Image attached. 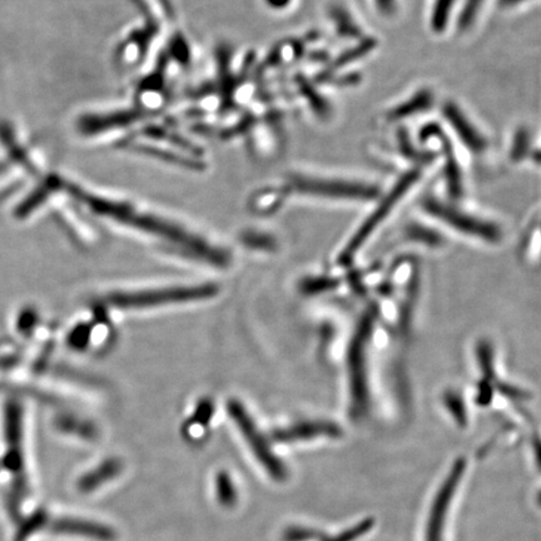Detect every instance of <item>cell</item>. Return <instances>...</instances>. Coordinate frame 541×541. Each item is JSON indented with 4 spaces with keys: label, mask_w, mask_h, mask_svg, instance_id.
<instances>
[{
    "label": "cell",
    "mask_w": 541,
    "mask_h": 541,
    "mask_svg": "<svg viewBox=\"0 0 541 541\" xmlns=\"http://www.w3.org/2000/svg\"><path fill=\"white\" fill-rule=\"evenodd\" d=\"M468 463L464 458L455 460L449 473L434 491L426 511L423 526V541H449L451 518L463 486Z\"/></svg>",
    "instance_id": "1"
},
{
    "label": "cell",
    "mask_w": 541,
    "mask_h": 541,
    "mask_svg": "<svg viewBox=\"0 0 541 541\" xmlns=\"http://www.w3.org/2000/svg\"><path fill=\"white\" fill-rule=\"evenodd\" d=\"M92 207L103 215L119 218L124 222L132 223L133 226L141 227L143 230L156 233L158 236L167 238L182 246L193 256L200 257L202 260L212 263V265L225 266L228 262V256L225 252L217 250V248L207 245L206 242L198 240V238L178 230V228L165 225V223L150 220L133 215L131 211L123 210L121 207L108 205L101 201H92Z\"/></svg>",
    "instance_id": "2"
},
{
    "label": "cell",
    "mask_w": 541,
    "mask_h": 541,
    "mask_svg": "<svg viewBox=\"0 0 541 541\" xmlns=\"http://www.w3.org/2000/svg\"><path fill=\"white\" fill-rule=\"evenodd\" d=\"M376 321V310H367L357 327L349 349V374L352 399V415L364 416L369 409V385H367L366 350Z\"/></svg>",
    "instance_id": "3"
},
{
    "label": "cell",
    "mask_w": 541,
    "mask_h": 541,
    "mask_svg": "<svg viewBox=\"0 0 541 541\" xmlns=\"http://www.w3.org/2000/svg\"><path fill=\"white\" fill-rule=\"evenodd\" d=\"M217 292L218 287L215 285L172 287V289L136 292V294H114L108 297V302L121 309H140V307L142 309V307L210 299L216 296Z\"/></svg>",
    "instance_id": "4"
},
{
    "label": "cell",
    "mask_w": 541,
    "mask_h": 541,
    "mask_svg": "<svg viewBox=\"0 0 541 541\" xmlns=\"http://www.w3.org/2000/svg\"><path fill=\"white\" fill-rule=\"evenodd\" d=\"M419 177L420 172L418 170H413L405 173V175L397 181L389 195L382 200L375 212L367 218L364 225L359 228V231H357L355 236L347 243L339 258L341 265H349L352 258L356 256V253L365 245L367 238H369L372 233L375 232L376 228L384 222L385 218L390 215L392 208H394L397 205V202L406 195L409 188L413 187L415 183L418 182Z\"/></svg>",
    "instance_id": "5"
},
{
    "label": "cell",
    "mask_w": 541,
    "mask_h": 541,
    "mask_svg": "<svg viewBox=\"0 0 541 541\" xmlns=\"http://www.w3.org/2000/svg\"><path fill=\"white\" fill-rule=\"evenodd\" d=\"M228 414L232 416V419L235 420L238 428H240L241 433L245 436L247 443L250 444L253 453L257 456V459L260 460V463L265 466V469L270 473L271 476H274L275 479H284L286 475V470L281 461L276 458L270 446L266 443L265 438H263L260 430L257 429L255 423L250 418V415L247 414L243 405L236 400H230L227 404Z\"/></svg>",
    "instance_id": "6"
},
{
    "label": "cell",
    "mask_w": 541,
    "mask_h": 541,
    "mask_svg": "<svg viewBox=\"0 0 541 541\" xmlns=\"http://www.w3.org/2000/svg\"><path fill=\"white\" fill-rule=\"evenodd\" d=\"M425 211L439 220L446 223L455 230L465 233V235L483 238L488 242H498L501 238L499 227L494 223L485 222L466 213L459 212L454 207L445 205L435 200L424 202Z\"/></svg>",
    "instance_id": "7"
},
{
    "label": "cell",
    "mask_w": 541,
    "mask_h": 541,
    "mask_svg": "<svg viewBox=\"0 0 541 541\" xmlns=\"http://www.w3.org/2000/svg\"><path fill=\"white\" fill-rule=\"evenodd\" d=\"M444 116L455 129L456 134L469 150L475 153H481L486 150L488 142L485 137L478 131V128L470 122V119L460 111L454 103L445 104Z\"/></svg>",
    "instance_id": "8"
},
{
    "label": "cell",
    "mask_w": 541,
    "mask_h": 541,
    "mask_svg": "<svg viewBox=\"0 0 541 541\" xmlns=\"http://www.w3.org/2000/svg\"><path fill=\"white\" fill-rule=\"evenodd\" d=\"M341 435L339 426L326 423V421H316V423H304L292 426V428L276 431L275 439L282 443H290V441L307 440L320 438H337Z\"/></svg>",
    "instance_id": "9"
},
{
    "label": "cell",
    "mask_w": 541,
    "mask_h": 541,
    "mask_svg": "<svg viewBox=\"0 0 541 541\" xmlns=\"http://www.w3.org/2000/svg\"><path fill=\"white\" fill-rule=\"evenodd\" d=\"M52 530L56 533L87 536V538L109 541L114 539L112 529L107 526L92 523V521L63 518L52 523Z\"/></svg>",
    "instance_id": "10"
},
{
    "label": "cell",
    "mask_w": 541,
    "mask_h": 541,
    "mask_svg": "<svg viewBox=\"0 0 541 541\" xmlns=\"http://www.w3.org/2000/svg\"><path fill=\"white\" fill-rule=\"evenodd\" d=\"M121 470V461L116 459L107 460L106 463L94 469L92 473L84 475L81 481H79L78 489L82 493H91V491L96 490L99 486L106 484L108 480L116 478L121 473Z\"/></svg>",
    "instance_id": "11"
},
{
    "label": "cell",
    "mask_w": 541,
    "mask_h": 541,
    "mask_svg": "<svg viewBox=\"0 0 541 541\" xmlns=\"http://www.w3.org/2000/svg\"><path fill=\"white\" fill-rule=\"evenodd\" d=\"M433 102V94L429 91L419 92L418 94H415L413 99H410V101L395 108L394 111L389 114V118L392 119V121H397V119L414 116V114L424 112L426 109L433 106Z\"/></svg>",
    "instance_id": "12"
},
{
    "label": "cell",
    "mask_w": 541,
    "mask_h": 541,
    "mask_svg": "<svg viewBox=\"0 0 541 541\" xmlns=\"http://www.w3.org/2000/svg\"><path fill=\"white\" fill-rule=\"evenodd\" d=\"M455 0H436L433 16H431V27L436 33H443L448 26L451 9Z\"/></svg>",
    "instance_id": "13"
},
{
    "label": "cell",
    "mask_w": 541,
    "mask_h": 541,
    "mask_svg": "<svg viewBox=\"0 0 541 541\" xmlns=\"http://www.w3.org/2000/svg\"><path fill=\"white\" fill-rule=\"evenodd\" d=\"M375 520L372 518L362 519L359 523L352 525L351 528L342 531L341 534L336 535L335 538L326 541H357L370 531L374 530Z\"/></svg>",
    "instance_id": "14"
},
{
    "label": "cell",
    "mask_w": 541,
    "mask_h": 541,
    "mask_svg": "<svg viewBox=\"0 0 541 541\" xmlns=\"http://www.w3.org/2000/svg\"><path fill=\"white\" fill-rule=\"evenodd\" d=\"M58 429L68 431V433L77 434L82 438L92 439L96 435V430L92 425L81 423V421L67 416V418L59 419Z\"/></svg>",
    "instance_id": "15"
},
{
    "label": "cell",
    "mask_w": 541,
    "mask_h": 541,
    "mask_svg": "<svg viewBox=\"0 0 541 541\" xmlns=\"http://www.w3.org/2000/svg\"><path fill=\"white\" fill-rule=\"evenodd\" d=\"M446 180H448V186L451 195L459 197L463 193V181H461V172L456 163L453 153L448 157V165H446Z\"/></svg>",
    "instance_id": "16"
},
{
    "label": "cell",
    "mask_w": 541,
    "mask_h": 541,
    "mask_svg": "<svg viewBox=\"0 0 541 541\" xmlns=\"http://www.w3.org/2000/svg\"><path fill=\"white\" fill-rule=\"evenodd\" d=\"M216 485L218 500H220V503L227 506L235 504L236 490L233 488L230 476L225 473L218 474Z\"/></svg>",
    "instance_id": "17"
},
{
    "label": "cell",
    "mask_w": 541,
    "mask_h": 541,
    "mask_svg": "<svg viewBox=\"0 0 541 541\" xmlns=\"http://www.w3.org/2000/svg\"><path fill=\"white\" fill-rule=\"evenodd\" d=\"M483 2L484 0H466L463 13L460 14L459 18V29L461 31H466L474 23Z\"/></svg>",
    "instance_id": "18"
},
{
    "label": "cell",
    "mask_w": 541,
    "mask_h": 541,
    "mask_svg": "<svg viewBox=\"0 0 541 541\" xmlns=\"http://www.w3.org/2000/svg\"><path fill=\"white\" fill-rule=\"evenodd\" d=\"M445 404L448 406L450 413L453 414L456 423L460 426H465L468 419H466L465 408L459 397L450 394L445 397Z\"/></svg>",
    "instance_id": "19"
},
{
    "label": "cell",
    "mask_w": 541,
    "mask_h": 541,
    "mask_svg": "<svg viewBox=\"0 0 541 541\" xmlns=\"http://www.w3.org/2000/svg\"><path fill=\"white\" fill-rule=\"evenodd\" d=\"M529 140V132L526 131V129H521V131L516 134L513 152H511V157H513L514 161H519L520 158H523L526 153H528Z\"/></svg>",
    "instance_id": "20"
},
{
    "label": "cell",
    "mask_w": 541,
    "mask_h": 541,
    "mask_svg": "<svg viewBox=\"0 0 541 541\" xmlns=\"http://www.w3.org/2000/svg\"><path fill=\"white\" fill-rule=\"evenodd\" d=\"M336 285H337V282L335 280H330V279L311 280V281L304 282V285H302V290H304L306 294H316V292L330 290L332 289V287H335Z\"/></svg>",
    "instance_id": "21"
},
{
    "label": "cell",
    "mask_w": 541,
    "mask_h": 541,
    "mask_svg": "<svg viewBox=\"0 0 541 541\" xmlns=\"http://www.w3.org/2000/svg\"><path fill=\"white\" fill-rule=\"evenodd\" d=\"M409 235L410 237L418 238V240L428 242L430 245H436V243L440 242L439 235H436V233L431 232L430 230H426L424 227L411 228Z\"/></svg>",
    "instance_id": "22"
},
{
    "label": "cell",
    "mask_w": 541,
    "mask_h": 541,
    "mask_svg": "<svg viewBox=\"0 0 541 541\" xmlns=\"http://www.w3.org/2000/svg\"><path fill=\"white\" fill-rule=\"evenodd\" d=\"M377 9L384 16H392L396 12V0H375Z\"/></svg>",
    "instance_id": "23"
},
{
    "label": "cell",
    "mask_w": 541,
    "mask_h": 541,
    "mask_svg": "<svg viewBox=\"0 0 541 541\" xmlns=\"http://www.w3.org/2000/svg\"><path fill=\"white\" fill-rule=\"evenodd\" d=\"M533 449L536 466L541 470V438L539 435H535L533 438Z\"/></svg>",
    "instance_id": "24"
},
{
    "label": "cell",
    "mask_w": 541,
    "mask_h": 541,
    "mask_svg": "<svg viewBox=\"0 0 541 541\" xmlns=\"http://www.w3.org/2000/svg\"><path fill=\"white\" fill-rule=\"evenodd\" d=\"M520 2H524V0H499L500 6L503 7L515 6V4H518Z\"/></svg>",
    "instance_id": "25"
},
{
    "label": "cell",
    "mask_w": 541,
    "mask_h": 541,
    "mask_svg": "<svg viewBox=\"0 0 541 541\" xmlns=\"http://www.w3.org/2000/svg\"><path fill=\"white\" fill-rule=\"evenodd\" d=\"M534 500H535L536 508L541 510V488L538 491H536V494L534 496Z\"/></svg>",
    "instance_id": "26"
}]
</instances>
